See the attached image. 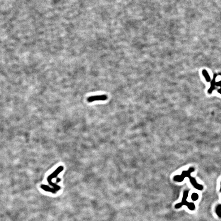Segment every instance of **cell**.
I'll list each match as a JSON object with an SVG mask.
<instances>
[{
  "mask_svg": "<svg viewBox=\"0 0 221 221\" xmlns=\"http://www.w3.org/2000/svg\"><path fill=\"white\" fill-rule=\"evenodd\" d=\"M194 170L195 169L194 168H190L188 171H183L181 175H176L174 176L173 178V180L175 182H181L183 181L184 178L187 177L189 178L191 184L192 185V186H193L195 189L199 191H202L204 189L203 186L198 183L195 178L191 177V173L194 172Z\"/></svg>",
  "mask_w": 221,
  "mask_h": 221,
  "instance_id": "6da1fadb",
  "label": "cell"
},
{
  "mask_svg": "<svg viewBox=\"0 0 221 221\" xmlns=\"http://www.w3.org/2000/svg\"><path fill=\"white\" fill-rule=\"evenodd\" d=\"M189 194V191L188 190L185 191L183 192V196L182 199V202L178 203L175 205V208L176 209H178L182 207L183 206H187L188 208L191 210H195V204L192 202H189L187 201Z\"/></svg>",
  "mask_w": 221,
  "mask_h": 221,
  "instance_id": "7a4b0ae2",
  "label": "cell"
},
{
  "mask_svg": "<svg viewBox=\"0 0 221 221\" xmlns=\"http://www.w3.org/2000/svg\"><path fill=\"white\" fill-rule=\"evenodd\" d=\"M63 169H64V167L62 166H59L55 170V171H54L52 174H51L49 176L48 178V182L49 184L53 186L56 190H59L60 189V187L58 186L56 184H55V183H52V179L56 177L58 174H60L61 171L63 170Z\"/></svg>",
  "mask_w": 221,
  "mask_h": 221,
  "instance_id": "3957f363",
  "label": "cell"
},
{
  "mask_svg": "<svg viewBox=\"0 0 221 221\" xmlns=\"http://www.w3.org/2000/svg\"><path fill=\"white\" fill-rule=\"evenodd\" d=\"M108 98L107 96L106 95H98L95 96H90L87 98V101L88 102H92L98 101H105Z\"/></svg>",
  "mask_w": 221,
  "mask_h": 221,
  "instance_id": "277c9868",
  "label": "cell"
},
{
  "mask_svg": "<svg viewBox=\"0 0 221 221\" xmlns=\"http://www.w3.org/2000/svg\"><path fill=\"white\" fill-rule=\"evenodd\" d=\"M217 78V75L215 74L214 75L213 78L211 81V84H210V87L208 90V93L211 94L212 93V92L214 90L215 88V84H216V82H215V79L216 78Z\"/></svg>",
  "mask_w": 221,
  "mask_h": 221,
  "instance_id": "5b68a950",
  "label": "cell"
},
{
  "mask_svg": "<svg viewBox=\"0 0 221 221\" xmlns=\"http://www.w3.org/2000/svg\"><path fill=\"white\" fill-rule=\"evenodd\" d=\"M202 74L204 77L206 81H207V82H210V80H211L210 77L207 71L206 70H202Z\"/></svg>",
  "mask_w": 221,
  "mask_h": 221,
  "instance_id": "8992f818",
  "label": "cell"
},
{
  "mask_svg": "<svg viewBox=\"0 0 221 221\" xmlns=\"http://www.w3.org/2000/svg\"><path fill=\"white\" fill-rule=\"evenodd\" d=\"M215 213L220 218H221V204L218 205L215 208Z\"/></svg>",
  "mask_w": 221,
  "mask_h": 221,
  "instance_id": "52a82bcc",
  "label": "cell"
},
{
  "mask_svg": "<svg viewBox=\"0 0 221 221\" xmlns=\"http://www.w3.org/2000/svg\"><path fill=\"white\" fill-rule=\"evenodd\" d=\"M199 197V196L198 194L195 192L192 193L191 195V199L193 201H197Z\"/></svg>",
  "mask_w": 221,
  "mask_h": 221,
  "instance_id": "ba28073f",
  "label": "cell"
},
{
  "mask_svg": "<svg viewBox=\"0 0 221 221\" xmlns=\"http://www.w3.org/2000/svg\"><path fill=\"white\" fill-rule=\"evenodd\" d=\"M215 85L217 86H220L221 88V80L220 81L218 82H216Z\"/></svg>",
  "mask_w": 221,
  "mask_h": 221,
  "instance_id": "9c48e42d",
  "label": "cell"
},
{
  "mask_svg": "<svg viewBox=\"0 0 221 221\" xmlns=\"http://www.w3.org/2000/svg\"><path fill=\"white\" fill-rule=\"evenodd\" d=\"M60 181V178H57V179H56V182H57V183L59 182Z\"/></svg>",
  "mask_w": 221,
  "mask_h": 221,
  "instance_id": "30bf717a",
  "label": "cell"
},
{
  "mask_svg": "<svg viewBox=\"0 0 221 221\" xmlns=\"http://www.w3.org/2000/svg\"><path fill=\"white\" fill-rule=\"evenodd\" d=\"M218 92L220 94H221V88H220V89L218 90Z\"/></svg>",
  "mask_w": 221,
  "mask_h": 221,
  "instance_id": "8fae6325",
  "label": "cell"
},
{
  "mask_svg": "<svg viewBox=\"0 0 221 221\" xmlns=\"http://www.w3.org/2000/svg\"><path fill=\"white\" fill-rule=\"evenodd\" d=\"M220 192H221V187H220Z\"/></svg>",
  "mask_w": 221,
  "mask_h": 221,
  "instance_id": "7c38bea8",
  "label": "cell"
}]
</instances>
